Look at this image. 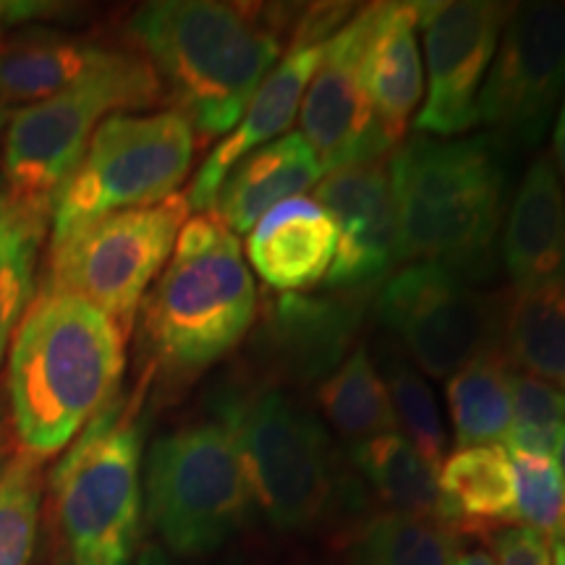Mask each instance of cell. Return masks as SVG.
<instances>
[{
    "label": "cell",
    "mask_w": 565,
    "mask_h": 565,
    "mask_svg": "<svg viewBox=\"0 0 565 565\" xmlns=\"http://www.w3.org/2000/svg\"><path fill=\"white\" fill-rule=\"evenodd\" d=\"M126 51L84 40L38 38L0 47V110L38 105L95 79L116 66Z\"/></svg>",
    "instance_id": "obj_23"
},
{
    "label": "cell",
    "mask_w": 565,
    "mask_h": 565,
    "mask_svg": "<svg viewBox=\"0 0 565 565\" xmlns=\"http://www.w3.org/2000/svg\"><path fill=\"white\" fill-rule=\"evenodd\" d=\"M372 291L273 296L254 333L257 372L252 377L278 387L320 385L345 362L351 345H359Z\"/></svg>",
    "instance_id": "obj_14"
},
{
    "label": "cell",
    "mask_w": 565,
    "mask_h": 565,
    "mask_svg": "<svg viewBox=\"0 0 565 565\" xmlns=\"http://www.w3.org/2000/svg\"><path fill=\"white\" fill-rule=\"evenodd\" d=\"M189 212L186 194L179 192L150 207L110 212L55 236L45 291L92 303L129 335Z\"/></svg>",
    "instance_id": "obj_10"
},
{
    "label": "cell",
    "mask_w": 565,
    "mask_h": 565,
    "mask_svg": "<svg viewBox=\"0 0 565 565\" xmlns=\"http://www.w3.org/2000/svg\"><path fill=\"white\" fill-rule=\"evenodd\" d=\"M162 87L137 53L95 79L13 113L3 145L6 202L19 215L45 225L63 183L87 152L92 134L113 113L158 103Z\"/></svg>",
    "instance_id": "obj_7"
},
{
    "label": "cell",
    "mask_w": 565,
    "mask_h": 565,
    "mask_svg": "<svg viewBox=\"0 0 565 565\" xmlns=\"http://www.w3.org/2000/svg\"><path fill=\"white\" fill-rule=\"evenodd\" d=\"M374 315L424 374L445 380L500 345L503 294H482L440 265L412 263L380 282Z\"/></svg>",
    "instance_id": "obj_11"
},
{
    "label": "cell",
    "mask_w": 565,
    "mask_h": 565,
    "mask_svg": "<svg viewBox=\"0 0 565 565\" xmlns=\"http://www.w3.org/2000/svg\"><path fill=\"white\" fill-rule=\"evenodd\" d=\"M194 129L179 110L113 113L53 204V238L110 212L150 207L179 194L194 162Z\"/></svg>",
    "instance_id": "obj_9"
},
{
    "label": "cell",
    "mask_w": 565,
    "mask_h": 565,
    "mask_svg": "<svg viewBox=\"0 0 565 565\" xmlns=\"http://www.w3.org/2000/svg\"><path fill=\"white\" fill-rule=\"evenodd\" d=\"M299 118L301 137L315 150L324 173L385 160L395 150L359 82L349 21L324 42L320 66L303 92Z\"/></svg>",
    "instance_id": "obj_17"
},
{
    "label": "cell",
    "mask_w": 565,
    "mask_h": 565,
    "mask_svg": "<svg viewBox=\"0 0 565 565\" xmlns=\"http://www.w3.org/2000/svg\"><path fill=\"white\" fill-rule=\"evenodd\" d=\"M139 309L141 349L168 383L194 380L228 356L257 317V288L236 233L210 212L183 223Z\"/></svg>",
    "instance_id": "obj_4"
},
{
    "label": "cell",
    "mask_w": 565,
    "mask_h": 565,
    "mask_svg": "<svg viewBox=\"0 0 565 565\" xmlns=\"http://www.w3.org/2000/svg\"><path fill=\"white\" fill-rule=\"evenodd\" d=\"M324 175L320 160L299 131L282 134L233 166L210 215L231 233H249L275 204L303 196Z\"/></svg>",
    "instance_id": "obj_21"
},
{
    "label": "cell",
    "mask_w": 565,
    "mask_h": 565,
    "mask_svg": "<svg viewBox=\"0 0 565 565\" xmlns=\"http://www.w3.org/2000/svg\"><path fill=\"white\" fill-rule=\"evenodd\" d=\"M126 333L92 303L42 291L9 343L11 419L21 448L47 458L68 448L118 395Z\"/></svg>",
    "instance_id": "obj_2"
},
{
    "label": "cell",
    "mask_w": 565,
    "mask_h": 565,
    "mask_svg": "<svg viewBox=\"0 0 565 565\" xmlns=\"http://www.w3.org/2000/svg\"><path fill=\"white\" fill-rule=\"evenodd\" d=\"M315 189L338 233L335 259L324 286L330 291H359L391 278L404 257L387 160L328 173Z\"/></svg>",
    "instance_id": "obj_16"
},
{
    "label": "cell",
    "mask_w": 565,
    "mask_h": 565,
    "mask_svg": "<svg viewBox=\"0 0 565 565\" xmlns=\"http://www.w3.org/2000/svg\"><path fill=\"white\" fill-rule=\"evenodd\" d=\"M450 565H498V563H494L492 553L475 547V550H456L454 563Z\"/></svg>",
    "instance_id": "obj_37"
},
{
    "label": "cell",
    "mask_w": 565,
    "mask_h": 565,
    "mask_svg": "<svg viewBox=\"0 0 565 565\" xmlns=\"http://www.w3.org/2000/svg\"><path fill=\"white\" fill-rule=\"evenodd\" d=\"M38 13H42V6L38 3H0V32H3V26L13 24V21H24L38 17Z\"/></svg>",
    "instance_id": "obj_36"
},
{
    "label": "cell",
    "mask_w": 565,
    "mask_h": 565,
    "mask_svg": "<svg viewBox=\"0 0 565 565\" xmlns=\"http://www.w3.org/2000/svg\"><path fill=\"white\" fill-rule=\"evenodd\" d=\"M565 95V6H513L477 116L500 145L536 147L553 129Z\"/></svg>",
    "instance_id": "obj_12"
},
{
    "label": "cell",
    "mask_w": 565,
    "mask_h": 565,
    "mask_svg": "<svg viewBox=\"0 0 565 565\" xmlns=\"http://www.w3.org/2000/svg\"><path fill=\"white\" fill-rule=\"evenodd\" d=\"M374 364L383 366V383L387 387V395H391L395 422H398V427H404L406 440L419 450V456L433 466L437 475L445 461L448 437H445L433 391L424 383L422 374L416 372V366H412L404 353L395 349L391 338L380 343L377 362Z\"/></svg>",
    "instance_id": "obj_29"
},
{
    "label": "cell",
    "mask_w": 565,
    "mask_h": 565,
    "mask_svg": "<svg viewBox=\"0 0 565 565\" xmlns=\"http://www.w3.org/2000/svg\"><path fill=\"white\" fill-rule=\"evenodd\" d=\"M6 207H9V202H6V189H3V183H0V215H3Z\"/></svg>",
    "instance_id": "obj_41"
},
{
    "label": "cell",
    "mask_w": 565,
    "mask_h": 565,
    "mask_svg": "<svg viewBox=\"0 0 565 565\" xmlns=\"http://www.w3.org/2000/svg\"><path fill=\"white\" fill-rule=\"evenodd\" d=\"M513 364L503 345H490L448 377V412L458 448L503 445L511 427Z\"/></svg>",
    "instance_id": "obj_26"
},
{
    "label": "cell",
    "mask_w": 565,
    "mask_h": 565,
    "mask_svg": "<svg viewBox=\"0 0 565 565\" xmlns=\"http://www.w3.org/2000/svg\"><path fill=\"white\" fill-rule=\"evenodd\" d=\"M349 9L351 6L341 3L303 6L301 21L286 55L267 74L236 129L217 141L215 150L204 158L200 171H196L192 186L183 192L189 210H196L200 215L210 212L233 166L249 152L270 145L294 124L303 92H307L317 66H320L324 42L345 24Z\"/></svg>",
    "instance_id": "obj_15"
},
{
    "label": "cell",
    "mask_w": 565,
    "mask_h": 565,
    "mask_svg": "<svg viewBox=\"0 0 565 565\" xmlns=\"http://www.w3.org/2000/svg\"><path fill=\"white\" fill-rule=\"evenodd\" d=\"M353 63L380 124L395 147L419 108L424 71L419 55V3H372L349 19Z\"/></svg>",
    "instance_id": "obj_18"
},
{
    "label": "cell",
    "mask_w": 565,
    "mask_h": 565,
    "mask_svg": "<svg viewBox=\"0 0 565 565\" xmlns=\"http://www.w3.org/2000/svg\"><path fill=\"white\" fill-rule=\"evenodd\" d=\"M249 479L254 508L278 532H309L341 500L335 454L320 419L286 387L238 380L215 401Z\"/></svg>",
    "instance_id": "obj_5"
},
{
    "label": "cell",
    "mask_w": 565,
    "mask_h": 565,
    "mask_svg": "<svg viewBox=\"0 0 565 565\" xmlns=\"http://www.w3.org/2000/svg\"><path fill=\"white\" fill-rule=\"evenodd\" d=\"M511 427L503 437L511 454L555 458L565 429V391L534 374L513 372Z\"/></svg>",
    "instance_id": "obj_32"
},
{
    "label": "cell",
    "mask_w": 565,
    "mask_h": 565,
    "mask_svg": "<svg viewBox=\"0 0 565 565\" xmlns=\"http://www.w3.org/2000/svg\"><path fill=\"white\" fill-rule=\"evenodd\" d=\"M349 458L362 482L387 505V513L445 524L437 475L404 435L385 433L356 440Z\"/></svg>",
    "instance_id": "obj_24"
},
{
    "label": "cell",
    "mask_w": 565,
    "mask_h": 565,
    "mask_svg": "<svg viewBox=\"0 0 565 565\" xmlns=\"http://www.w3.org/2000/svg\"><path fill=\"white\" fill-rule=\"evenodd\" d=\"M456 532L440 521L377 513L351 529L349 565H450Z\"/></svg>",
    "instance_id": "obj_28"
},
{
    "label": "cell",
    "mask_w": 565,
    "mask_h": 565,
    "mask_svg": "<svg viewBox=\"0 0 565 565\" xmlns=\"http://www.w3.org/2000/svg\"><path fill=\"white\" fill-rule=\"evenodd\" d=\"M137 565H171V563H168V557L162 555L158 547H147L145 553H141Z\"/></svg>",
    "instance_id": "obj_38"
},
{
    "label": "cell",
    "mask_w": 565,
    "mask_h": 565,
    "mask_svg": "<svg viewBox=\"0 0 565 565\" xmlns=\"http://www.w3.org/2000/svg\"><path fill=\"white\" fill-rule=\"evenodd\" d=\"M500 252L513 294L565 280V192L553 154L529 166L508 210Z\"/></svg>",
    "instance_id": "obj_19"
},
{
    "label": "cell",
    "mask_w": 565,
    "mask_h": 565,
    "mask_svg": "<svg viewBox=\"0 0 565 565\" xmlns=\"http://www.w3.org/2000/svg\"><path fill=\"white\" fill-rule=\"evenodd\" d=\"M303 6L154 0L139 6L126 38L150 63L194 134L225 137L291 45Z\"/></svg>",
    "instance_id": "obj_1"
},
{
    "label": "cell",
    "mask_w": 565,
    "mask_h": 565,
    "mask_svg": "<svg viewBox=\"0 0 565 565\" xmlns=\"http://www.w3.org/2000/svg\"><path fill=\"white\" fill-rule=\"evenodd\" d=\"M513 6L492 0L419 3L427 47V100L416 134L456 139L479 124L477 103Z\"/></svg>",
    "instance_id": "obj_13"
},
{
    "label": "cell",
    "mask_w": 565,
    "mask_h": 565,
    "mask_svg": "<svg viewBox=\"0 0 565 565\" xmlns=\"http://www.w3.org/2000/svg\"><path fill=\"white\" fill-rule=\"evenodd\" d=\"M42 458L19 450L0 471V565H30L38 542Z\"/></svg>",
    "instance_id": "obj_31"
},
{
    "label": "cell",
    "mask_w": 565,
    "mask_h": 565,
    "mask_svg": "<svg viewBox=\"0 0 565 565\" xmlns=\"http://www.w3.org/2000/svg\"><path fill=\"white\" fill-rule=\"evenodd\" d=\"M500 345L513 366L565 387V280L503 294Z\"/></svg>",
    "instance_id": "obj_25"
},
{
    "label": "cell",
    "mask_w": 565,
    "mask_h": 565,
    "mask_svg": "<svg viewBox=\"0 0 565 565\" xmlns=\"http://www.w3.org/2000/svg\"><path fill=\"white\" fill-rule=\"evenodd\" d=\"M511 454V450H508ZM515 477V524L545 540H565V477L555 458L511 454Z\"/></svg>",
    "instance_id": "obj_33"
},
{
    "label": "cell",
    "mask_w": 565,
    "mask_h": 565,
    "mask_svg": "<svg viewBox=\"0 0 565 565\" xmlns=\"http://www.w3.org/2000/svg\"><path fill=\"white\" fill-rule=\"evenodd\" d=\"M317 406L338 433L353 440L398 429L383 374L364 345H356L345 362L317 385Z\"/></svg>",
    "instance_id": "obj_27"
},
{
    "label": "cell",
    "mask_w": 565,
    "mask_h": 565,
    "mask_svg": "<svg viewBox=\"0 0 565 565\" xmlns=\"http://www.w3.org/2000/svg\"><path fill=\"white\" fill-rule=\"evenodd\" d=\"M553 565H565V540L553 542Z\"/></svg>",
    "instance_id": "obj_39"
},
{
    "label": "cell",
    "mask_w": 565,
    "mask_h": 565,
    "mask_svg": "<svg viewBox=\"0 0 565 565\" xmlns=\"http://www.w3.org/2000/svg\"><path fill=\"white\" fill-rule=\"evenodd\" d=\"M404 263L463 280L492 270L505 212L503 145L492 137H416L387 158Z\"/></svg>",
    "instance_id": "obj_3"
},
{
    "label": "cell",
    "mask_w": 565,
    "mask_h": 565,
    "mask_svg": "<svg viewBox=\"0 0 565 565\" xmlns=\"http://www.w3.org/2000/svg\"><path fill=\"white\" fill-rule=\"evenodd\" d=\"M553 162L557 179H561V186L565 192V95L561 103V110L555 116V137H553Z\"/></svg>",
    "instance_id": "obj_35"
},
{
    "label": "cell",
    "mask_w": 565,
    "mask_h": 565,
    "mask_svg": "<svg viewBox=\"0 0 565 565\" xmlns=\"http://www.w3.org/2000/svg\"><path fill=\"white\" fill-rule=\"evenodd\" d=\"M335 244L328 210L309 196H294L275 204L249 231L246 257L273 291L301 294L328 280Z\"/></svg>",
    "instance_id": "obj_20"
},
{
    "label": "cell",
    "mask_w": 565,
    "mask_h": 565,
    "mask_svg": "<svg viewBox=\"0 0 565 565\" xmlns=\"http://www.w3.org/2000/svg\"><path fill=\"white\" fill-rule=\"evenodd\" d=\"M145 429L139 398H113L51 475L55 519L71 565H131L141 508Z\"/></svg>",
    "instance_id": "obj_6"
},
{
    "label": "cell",
    "mask_w": 565,
    "mask_h": 565,
    "mask_svg": "<svg viewBox=\"0 0 565 565\" xmlns=\"http://www.w3.org/2000/svg\"><path fill=\"white\" fill-rule=\"evenodd\" d=\"M445 526L456 534H494L515 524V477L505 445L458 448L437 471Z\"/></svg>",
    "instance_id": "obj_22"
},
{
    "label": "cell",
    "mask_w": 565,
    "mask_h": 565,
    "mask_svg": "<svg viewBox=\"0 0 565 565\" xmlns=\"http://www.w3.org/2000/svg\"><path fill=\"white\" fill-rule=\"evenodd\" d=\"M3 113H6V110H0V124H3Z\"/></svg>",
    "instance_id": "obj_42"
},
{
    "label": "cell",
    "mask_w": 565,
    "mask_h": 565,
    "mask_svg": "<svg viewBox=\"0 0 565 565\" xmlns=\"http://www.w3.org/2000/svg\"><path fill=\"white\" fill-rule=\"evenodd\" d=\"M555 456H557V466H561V471H563V477H565V429H563V435H561V443H557Z\"/></svg>",
    "instance_id": "obj_40"
},
{
    "label": "cell",
    "mask_w": 565,
    "mask_h": 565,
    "mask_svg": "<svg viewBox=\"0 0 565 565\" xmlns=\"http://www.w3.org/2000/svg\"><path fill=\"white\" fill-rule=\"evenodd\" d=\"M45 225L6 207L0 215V362L34 299V267Z\"/></svg>",
    "instance_id": "obj_30"
},
{
    "label": "cell",
    "mask_w": 565,
    "mask_h": 565,
    "mask_svg": "<svg viewBox=\"0 0 565 565\" xmlns=\"http://www.w3.org/2000/svg\"><path fill=\"white\" fill-rule=\"evenodd\" d=\"M147 519L171 553H215L254 511V494L231 427L217 416L152 443L141 475Z\"/></svg>",
    "instance_id": "obj_8"
},
{
    "label": "cell",
    "mask_w": 565,
    "mask_h": 565,
    "mask_svg": "<svg viewBox=\"0 0 565 565\" xmlns=\"http://www.w3.org/2000/svg\"><path fill=\"white\" fill-rule=\"evenodd\" d=\"M498 565H553L550 540L526 526H505L490 534Z\"/></svg>",
    "instance_id": "obj_34"
}]
</instances>
